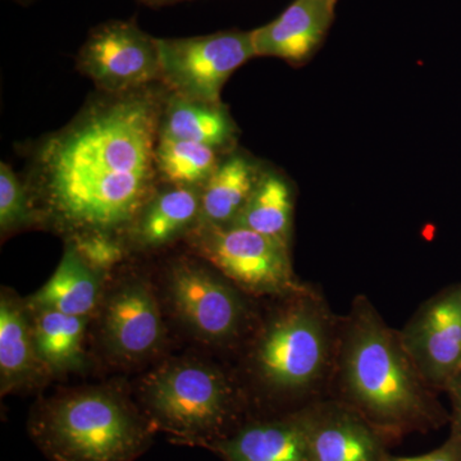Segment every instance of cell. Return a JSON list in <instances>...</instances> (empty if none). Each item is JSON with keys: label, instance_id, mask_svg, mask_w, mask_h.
Here are the masks:
<instances>
[{"label": "cell", "instance_id": "d6986e66", "mask_svg": "<svg viewBox=\"0 0 461 461\" xmlns=\"http://www.w3.org/2000/svg\"><path fill=\"white\" fill-rule=\"evenodd\" d=\"M103 276L87 266L74 249L67 245L56 272L27 303L35 308L90 318L104 295Z\"/></svg>", "mask_w": 461, "mask_h": 461}, {"label": "cell", "instance_id": "ba28073f", "mask_svg": "<svg viewBox=\"0 0 461 461\" xmlns=\"http://www.w3.org/2000/svg\"><path fill=\"white\" fill-rule=\"evenodd\" d=\"M160 81L182 98L220 104L236 69L257 57L251 32H221L193 38L158 39Z\"/></svg>", "mask_w": 461, "mask_h": 461}, {"label": "cell", "instance_id": "4fadbf2b", "mask_svg": "<svg viewBox=\"0 0 461 461\" xmlns=\"http://www.w3.org/2000/svg\"><path fill=\"white\" fill-rule=\"evenodd\" d=\"M208 448L224 461H313L302 408L240 424Z\"/></svg>", "mask_w": 461, "mask_h": 461}, {"label": "cell", "instance_id": "30bf717a", "mask_svg": "<svg viewBox=\"0 0 461 461\" xmlns=\"http://www.w3.org/2000/svg\"><path fill=\"white\" fill-rule=\"evenodd\" d=\"M77 65L109 95L145 89L160 80L158 38L131 21H109L91 32Z\"/></svg>", "mask_w": 461, "mask_h": 461}, {"label": "cell", "instance_id": "5b68a950", "mask_svg": "<svg viewBox=\"0 0 461 461\" xmlns=\"http://www.w3.org/2000/svg\"><path fill=\"white\" fill-rule=\"evenodd\" d=\"M139 397L157 430L205 447L238 429L247 402L235 379L195 359L169 360L148 373Z\"/></svg>", "mask_w": 461, "mask_h": 461}, {"label": "cell", "instance_id": "484cf974", "mask_svg": "<svg viewBox=\"0 0 461 461\" xmlns=\"http://www.w3.org/2000/svg\"><path fill=\"white\" fill-rule=\"evenodd\" d=\"M445 393L450 397L451 402V430L459 433L461 436V372L455 375L453 381L446 388Z\"/></svg>", "mask_w": 461, "mask_h": 461}, {"label": "cell", "instance_id": "52a82bcc", "mask_svg": "<svg viewBox=\"0 0 461 461\" xmlns=\"http://www.w3.org/2000/svg\"><path fill=\"white\" fill-rule=\"evenodd\" d=\"M194 250L251 297L290 295L306 284L296 277L291 248L256 230L233 226H196Z\"/></svg>", "mask_w": 461, "mask_h": 461}, {"label": "cell", "instance_id": "f1b7e54d", "mask_svg": "<svg viewBox=\"0 0 461 461\" xmlns=\"http://www.w3.org/2000/svg\"><path fill=\"white\" fill-rule=\"evenodd\" d=\"M330 2H332L333 5H336V3H338V0H330Z\"/></svg>", "mask_w": 461, "mask_h": 461}, {"label": "cell", "instance_id": "7a4b0ae2", "mask_svg": "<svg viewBox=\"0 0 461 461\" xmlns=\"http://www.w3.org/2000/svg\"><path fill=\"white\" fill-rule=\"evenodd\" d=\"M437 395L403 348L399 330L388 326L368 296H355L341 317L329 396L395 442L450 423Z\"/></svg>", "mask_w": 461, "mask_h": 461}, {"label": "cell", "instance_id": "2e32d148", "mask_svg": "<svg viewBox=\"0 0 461 461\" xmlns=\"http://www.w3.org/2000/svg\"><path fill=\"white\" fill-rule=\"evenodd\" d=\"M199 217L200 189L169 186L154 193L127 233L136 248L153 250L190 233Z\"/></svg>", "mask_w": 461, "mask_h": 461}, {"label": "cell", "instance_id": "8992f818", "mask_svg": "<svg viewBox=\"0 0 461 461\" xmlns=\"http://www.w3.org/2000/svg\"><path fill=\"white\" fill-rule=\"evenodd\" d=\"M165 297L178 323L206 345L238 346L258 321L251 296L208 263H173L166 273Z\"/></svg>", "mask_w": 461, "mask_h": 461}, {"label": "cell", "instance_id": "ffe728a7", "mask_svg": "<svg viewBox=\"0 0 461 461\" xmlns=\"http://www.w3.org/2000/svg\"><path fill=\"white\" fill-rule=\"evenodd\" d=\"M29 308L36 350L48 373L58 375L84 369V339L89 318L30 304Z\"/></svg>", "mask_w": 461, "mask_h": 461}, {"label": "cell", "instance_id": "277c9868", "mask_svg": "<svg viewBox=\"0 0 461 461\" xmlns=\"http://www.w3.org/2000/svg\"><path fill=\"white\" fill-rule=\"evenodd\" d=\"M147 414L112 386L74 388L45 399L29 421L50 461H135L156 432Z\"/></svg>", "mask_w": 461, "mask_h": 461}, {"label": "cell", "instance_id": "83f0119b", "mask_svg": "<svg viewBox=\"0 0 461 461\" xmlns=\"http://www.w3.org/2000/svg\"><path fill=\"white\" fill-rule=\"evenodd\" d=\"M181 2V0H165V5H169V3Z\"/></svg>", "mask_w": 461, "mask_h": 461}, {"label": "cell", "instance_id": "9a60e30c", "mask_svg": "<svg viewBox=\"0 0 461 461\" xmlns=\"http://www.w3.org/2000/svg\"><path fill=\"white\" fill-rule=\"evenodd\" d=\"M48 375L36 350L29 304L5 288L0 297L2 395L35 386Z\"/></svg>", "mask_w": 461, "mask_h": 461}, {"label": "cell", "instance_id": "44dd1931", "mask_svg": "<svg viewBox=\"0 0 461 461\" xmlns=\"http://www.w3.org/2000/svg\"><path fill=\"white\" fill-rule=\"evenodd\" d=\"M294 209L293 189L284 176L263 171L247 204L232 224L256 230L291 248Z\"/></svg>", "mask_w": 461, "mask_h": 461}, {"label": "cell", "instance_id": "8fae6325", "mask_svg": "<svg viewBox=\"0 0 461 461\" xmlns=\"http://www.w3.org/2000/svg\"><path fill=\"white\" fill-rule=\"evenodd\" d=\"M399 333L424 382L445 393L461 372V285L426 300Z\"/></svg>", "mask_w": 461, "mask_h": 461}, {"label": "cell", "instance_id": "d4e9b609", "mask_svg": "<svg viewBox=\"0 0 461 461\" xmlns=\"http://www.w3.org/2000/svg\"><path fill=\"white\" fill-rule=\"evenodd\" d=\"M386 461H461V436L451 430L444 445L429 453L418 456H393L388 455Z\"/></svg>", "mask_w": 461, "mask_h": 461}, {"label": "cell", "instance_id": "3957f363", "mask_svg": "<svg viewBox=\"0 0 461 461\" xmlns=\"http://www.w3.org/2000/svg\"><path fill=\"white\" fill-rule=\"evenodd\" d=\"M276 302L247 339L245 373L262 402L297 411L329 396L341 317L308 284Z\"/></svg>", "mask_w": 461, "mask_h": 461}, {"label": "cell", "instance_id": "4316f807", "mask_svg": "<svg viewBox=\"0 0 461 461\" xmlns=\"http://www.w3.org/2000/svg\"><path fill=\"white\" fill-rule=\"evenodd\" d=\"M141 2L147 3V5H165V0H141Z\"/></svg>", "mask_w": 461, "mask_h": 461}, {"label": "cell", "instance_id": "cb8c5ba5", "mask_svg": "<svg viewBox=\"0 0 461 461\" xmlns=\"http://www.w3.org/2000/svg\"><path fill=\"white\" fill-rule=\"evenodd\" d=\"M69 247L96 272L105 275L122 260L123 245L117 236L85 233L69 238Z\"/></svg>", "mask_w": 461, "mask_h": 461}, {"label": "cell", "instance_id": "e0dca14e", "mask_svg": "<svg viewBox=\"0 0 461 461\" xmlns=\"http://www.w3.org/2000/svg\"><path fill=\"white\" fill-rule=\"evenodd\" d=\"M263 169L253 158L230 151L200 189L198 226H230L247 204Z\"/></svg>", "mask_w": 461, "mask_h": 461}, {"label": "cell", "instance_id": "7402d4cb", "mask_svg": "<svg viewBox=\"0 0 461 461\" xmlns=\"http://www.w3.org/2000/svg\"><path fill=\"white\" fill-rule=\"evenodd\" d=\"M218 163V151L214 149L167 136L158 139L157 172L169 186L202 189Z\"/></svg>", "mask_w": 461, "mask_h": 461}, {"label": "cell", "instance_id": "6da1fadb", "mask_svg": "<svg viewBox=\"0 0 461 461\" xmlns=\"http://www.w3.org/2000/svg\"><path fill=\"white\" fill-rule=\"evenodd\" d=\"M163 105L148 87L111 95L47 139L29 186L41 222L69 238L129 232L156 193Z\"/></svg>", "mask_w": 461, "mask_h": 461}, {"label": "cell", "instance_id": "9c48e42d", "mask_svg": "<svg viewBox=\"0 0 461 461\" xmlns=\"http://www.w3.org/2000/svg\"><path fill=\"white\" fill-rule=\"evenodd\" d=\"M99 339L118 366H138L162 351L166 326L154 288L139 276H127L103 295Z\"/></svg>", "mask_w": 461, "mask_h": 461}, {"label": "cell", "instance_id": "7c38bea8", "mask_svg": "<svg viewBox=\"0 0 461 461\" xmlns=\"http://www.w3.org/2000/svg\"><path fill=\"white\" fill-rule=\"evenodd\" d=\"M313 461H386L388 445L366 418L326 396L303 406Z\"/></svg>", "mask_w": 461, "mask_h": 461}, {"label": "cell", "instance_id": "ac0fdd59", "mask_svg": "<svg viewBox=\"0 0 461 461\" xmlns=\"http://www.w3.org/2000/svg\"><path fill=\"white\" fill-rule=\"evenodd\" d=\"M163 105L159 136L198 142L221 151H230L238 127L229 111L220 104L182 98L172 94Z\"/></svg>", "mask_w": 461, "mask_h": 461}, {"label": "cell", "instance_id": "603a6c76", "mask_svg": "<svg viewBox=\"0 0 461 461\" xmlns=\"http://www.w3.org/2000/svg\"><path fill=\"white\" fill-rule=\"evenodd\" d=\"M32 191L11 167L0 165V230L2 235L41 223Z\"/></svg>", "mask_w": 461, "mask_h": 461}, {"label": "cell", "instance_id": "5bb4252c", "mask_svg": "<svg viewBox=\"0 0 461 461\" xmlns=\"http://www.w3.org/2000/svg\"><path fill=\"white\" fill-rule=\"evenodd\" d=\"M330 0H294L284 14L251 32L257 57H275L304 65L321 47L333 20Z\"/></svg>", "mask_w": 461, "mask_h": 461}]
</instances>
